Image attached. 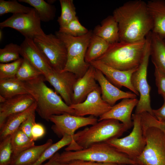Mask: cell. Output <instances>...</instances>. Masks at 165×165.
I'll list each match as a JSON object with an SVG mask.
<instances>
[{"label":"cell","instance_id":"cell-1","mask_svg":"<svg viewBox=\"0 0 165 165\" xmlns=\"http://www.w3.org/2000/svg\"><path fill=\"white\" fill-rule=\"evenodd\" d=\"M112 16L118 24L119 41L142 40L152 31V20L143 1L127 2L116 9Z\"/></svg>","mask_w":165,"mask_h":165},{"label":"cell","instance_id":"cell-2","mask_svg":"<svg viewBox=\"0 0 165 165\" xmlns=\"http://www.w3.org/2000/svg\"><path fill=\"white\" fill-rule=\"evenodd\" d=\"M41 75L24 82L27 90L36 104V111L42 119L49 121L52 116L68 114L74 115L75 111L67 105L56 92L47 86Z\"/></svg>","mask_w":165,"mask_h":165},{"label":"cell","instance_id":"cell-3","mask_svg":"<svg viewBox=\"0 0 165 165\" xmlns=\"http://www.w3.org/2000/svg\"><path fill=\"white\" fill-rule=\"evenodd\" d=\"M145 43V38L136 42L119 41L110 44L106 52L97 60L122 71L137 68L143 58Z\"/></svg>","mask_w":165,"mask_h":165},{"label":"cell","instance_id":"cell-4","mask_svg":"<svg viewBox=\"0 0 165 165\" xmlns=\"http://www.w3.org/2000/svg\"><path fill=\"white\" fill-rule=\"evenodd\" d=\"M57 159L65 163L81 160L118 165L137 164L134 160L105 142L93 144L79 150L65 151L60 154Z\"/></svg>","mask_w":165,"mask_h":165},{"label":"cell","instance_id":"cell-5","mask_svg":"<svg viewBox=\"0 0 165 165\" xmlns=\"http://www.w3.org/2000/svg\"><path fill=\"white\" fill-rule=\"evenodd\" d=\"M93 33L89 31L85 35L74 37L59 31L55 32V35L64 43L67 51V63L62 71L72 72L78 78L85 74L90 65L86 62L85 57Z\"/></svg>","mask_w":165,"mask_h":165},{"label":"cell","instance_id":"cell-6","mask_svg":"<svg viewBox=\"0 0 165 165\" xmlns=\"http://www.w3.org/2000/svg\"><path fill=\"white\" fill-rule=\"evenodd\" d=\"M128 130L117 120L104 119L75 133L73 143H77L82 149L93 144L119 138Z\"/></svg>","mask_w":165,"mask_h":165},{"label":"cell","instance_id":"cell-7","mask_svg":"<svg viewBox=\"0 0 165 165\" xmlns=\"http://www.w3.org/2000/svg\"><path fill=\"white\" fill-rule=\"evenodd\" d=\"M150 33L145 38V47L142 60L131 77L132 85L140 96L135 110V113L137 114L148 112L153 115L151 105V87L147 79L148 68L150 57Z\"/></svg>","mask_w":165,"mask_h":165},{"label":"cell","instance_id":"cell-8","mask_svg":"<svg viewBox=\"0 0 165 165\" xmlns=\"http://www.w3.org/2000/svg\"><path fill=\"white\" fill-rule=\"evenodd\" d=\"M142 128L146 145L134 160L140 165H165V134L155 127L142 126Z\"/></svg>","mask_w":165,"mask_h":165},{"label":"cell","instance_id":"cell-9","mask_svg":"<svg viewBox=\"0 0 165 165\" xmlns=\"http://www.w3.org/2000/svg\"><path fill=\"white\" fill-rule=\"evenodd\" d=\"M132 119L133 128L128 135L121 138L111 139L105 142L134 160L142 152L146 143L140 115L133 114Z\"/></svg>","mask_w":165,"mask_h":165},{"label":"cell","instance_id":"cell-10","mask_svg":"<svg viewBox=\"0 0 165 165\" xmlns=\"http://www.w3.org/2000/svg\"><path fill=\"white\" fill-rule=\"evenodd\" d=\"M33 40L53 69L57 71H62L67 59V49L63 41L52 34L37 36Z\"/></svg>","mask_w":165,"mask_h":165},{"label":"cell","instance_id":"cell-11","mask_svg":"<svg viewBox=\"0 0 165 165\" xmlns=\"http://www.w3.org/2000/svg\"><path fill=\"white\" fill-rule=\"evenodd\" d=\"M41 21L37 11L32 8L26 13L13 14L0 23L1 29L9 27L19 32L25 37L34 39L35 37L46 34L42 28Z\"/></svg>","mask_w":165,"mask_h":165},{"label":"cell","instance_id":"cell-12","mask_svg":"<svg viewBox=\"0 0 165 165\" xmlns=\"http://www.w3.org/2000/svg\"><path fill=\"white\" fill-rule=\"evenodd\" d=\"M49 121L53 123L52 130L59 138L67 135L73 139L75 132L78 129L89 125H93L98 122L96 117L77 116L68 114L51 116Z\"/></svg>","mask_w":165,"mask_h":165},{"label":"cell","instance_id":"cell-13","mask_svg":"<svg viewBox=\"0 0 165 165\" xmlns=\"http://www.w3.org/2000/svg\"><path fill=\"white\" fill-rule=\"evenodd\" d=\"M45 81L53 86L65 103L72 105L74 85L78 78L74 73L66 71H57L53 69L43 76Z\"/></svg>","mask_w":165,"mask_h":165},{"label":"cell","instance_id":"cell-14","mask_svg":"<svg viewBox=\"0 0 165 165\" xmlns=\"http://www.w3.org/2000/svg\"><path fill=\"white\" fill-rule=\"evenodd\" d=\"M70 107L74 110L75 116L90 115L96 117H100L112 107L102 99L100 87L90 93L83 102Z\"/></svg>","mask_w":165,"mask_h":165},{"label":"cell","instance_id":"cell-15","mask_svg":"<svg viewBox=\"0 0 165 165\" xmlns=\"http://www.w3.org/2000/svg\"><path fill=\"white\" fill-rule=\"evenodd\" d=\"M20 47V56L27 60L43 76L53 70L49 61L35 44L33 39L25 38Z\"/></svg>","mask_w":165,"mask_h":165},{"label":"cell","instance_id":"cell-16","mask_svg":"<svg viewBox=\"0 0 165 165\" xmlns=\"http://www.w3.org/2000/svg\"><path fill=\"white\" fill-rule=\"evenodd\" d=\"M90 64L100 70L107 79L117 87L119 88L125 87L137 96L139 95L131 82L132 75L138 67L129 70L122 71L110 67L97 60L92 61Z\"/></svg>","mask_w":165,"mask_h":165},{"label":"cell","instance_id":"cell-17","mask_svg":"<svg viewBox=\"0 0 165 165\" xmlns=\"http://www.w3.org/2000/svg\"><path fill=\"white\" fill-rule=\"evenodd\" d=\"M138 100L137 98L122 99L100 117L98 121L106 119H114L121 122L128 129L130 128L133 126L132 113L134 108L136 106Z\"/></svg>","mask_w":165,"mask_h":165},{"label":"cell","instance_id":"cell-18","mask_svg":"<svg viewBox=\"0 0 165 165\" xmlns=\"http://www.w3.org/2000/svg\"><path fill=\"white\" fill-rule=\"evenodd\" d=\"M95 78L100 87L102 99L112 106L115 105L116 102L119 100L137 98V95L134 93L124 91L114 85L100 70L96 68Z\"/></svg>","mask_w":165,"mask_h":165},{"label":"cell","instance_id":"cell-19","mask_svg":"<svg viewBox=\"0 0 165 165\" xmlns=\"http://www.w3.org/2000/svg\"><path fill=\"white\" fill-rule=\"evenodd\" d=\"M95 70L90 64L85 74L78 79L73 87L72 104L83 102L90 93L100 87L95 78Z\"/></svg>","mask_w":165,"mask_h":165},{"label":"cell","instance_id":"cell-20","mask_svg":"<svg viewBox=\"0 0 165 165\" xmlns=\"http://www.w3.org/2000/svg\"><path fill=\"white\" fill-rule=\"evenodd\" d=\"M35 102L29 94L18 95L0 104V128L9 116L25 111Z\"/></svg>","mask_w":165,"mask_h":165},{"label":"cell","instance_id":"cell-21","mask_svg":"<svg viewBox=\"0 0 165 165\" xmlns=\"http://www.w3.org/2000/svg\"><path fill=\"white\" fill-rule=\"evenodd\" d=\"M147 9L152 18V32L165 39V0H152L147 2Z\"/></svg>","mask_w":165,"mask_h":165},{"label":"cell","instance_id":"cell-22","mask_svg":"<svg viewBox=\"0 0 165 165\" xmlns=\"http://www.w3.org/2000/svg\"><path fill=\"white\" fill-rule=\"evenodd\" d=\"M93 33L110 44L119 41L118 23L112 15L104 19L101 24L96 26Z\"/></svg>","mask_w":165,"mask_h":165},{"label":"cell","instance_id":"cell-23","mask_svg":"<svg viewBox=\"0 0 165 165\" xmlns=\"http://www.w3.org/2000/svg\"><path fill=\"white\" fill-rule=\"evenodd\" d=\"M36 107V104L34 102L25 111L9 117L0 128V140L11 135L18 130L23 122L31 114L35 112Z\"/></svg>","mask_w":165,"mask_h":165},{"label":"cell","instance_id":"cell-24","mask_svg":"<svg viewBox=\"0 0 165 165\" xmlns=\"http://www.w3.org/2000/svg\"><path fill=\"white\" fill-rule=\"evenodd\" d=\"M53 144V140L49 139L43 144L35 145L13 158L10 165H30L37 161L44 151Z\"/></svg>","mask_w":165,"mask_h":165},{"label":"cell","instance_id":"cell-25","mask_svg":"<svg viewBox=\"0 0 165 165\" xmlns=\"http://www.w3.org/2000/svg\"><path fill=\"white\" fill-rule=\"evenodd\" d=\"M150 57L152 62L165 73V42L152 32L150 34Z\"/></svg>","mask_w":165,"mask_h":165},{"label":"cell","instance_id":"cell-26","mask_svg":"<svg viewBox=\"0 0 165 165\" xmlns=\"http://www.w3.org/2000/svg\"><path fill=\"white\" fill-rule=\"evenodd\" d=\"M29 94L24 82L13 78L0 79V95L6 100L21 94Z\"/></svg>","mask_w":165,"mask_h":165},{"label":"cell","instance_id":"cell-27","mask_svg":"<svg viewBox=\"0 0 165 165\" xmlns=\"http://www.w3.org/2000/svg\"><path fill=\"white\" fill-rule=\"evenodd\" d=\"M110 45L93 33L86 53V62L90 64L92 61L97 60L106 52Z\"/></svg>","mask_w":165,"mask_h":165},{"label":"cell","instance_id":"cell-28","mask_svg":"<svg viewBox=\"0 0 165 165\" xmlns=\"http://www.w3.org/2000/svg\"><path fill=\"white\" fill-rule=\"evenodd\" d=\"M32 6L37 12L41 21L48 22L55 16L56 8L54 6L44 0H19Z\"/></svg>","mask_w":165,"mask_h":165},{"label":"cell","instance_id":"cell-29","mask_svg":"<svg viewBox=\"0 0 165 165\" xmlns=\"http://www.w3.org/2000/svg\"><path fill=\"white\" fill-rule=\"evenodd\" d=\"M10 135L13 150L12 159L35 145L34 141L19 128Z\"/></svg>","mask_w":165,"mask_h":165},{"label":"cell","instance_id":"cell-30","mask_svg":"<svg viewBox=\"0 0 165 165\" xmlns=\"http://www.w3.org/2000/svg\"><path fill=\"white\" fill-rule=\"evenodd\" d=\"M73 141L72 138L66 135L57 142L53 144L46 149L38 159L30 165H41L46 160L50 159L59 150L64 147L69 145Z\"/></svg>","mask_w":165,"mask_h":165},{"label":"cell","instance_id":"cell-31","mask_svg":"<svg viewBox=\"0 0 165 165\" xmlns=\"http://www.w3.org/2000/svg\"><path fill=\"white\" fill-rule=\"evenodd\" d=\"M61 13L57 20L60 27L64 26L76 18L75 8L72 0H60Z\"/></svg>","mask_w":165,"mask_h":165},{"label":"cell","instance_id":"cell-32","mask_svg":"<svg viewBox=\"0 0 165 165\" xmlns=\"http://www.w3.org/2000/svg\"><path fill=\"white\" fill-rule=\"evenodd\" d=\"M32 9L21 4L16 0H0V16L10 13L13 14L28 13Z\"/></svg>","mask_w":165,"mask_h":165},{"label":"cell","instance_id":"cell-33","mask_svg":"<svg viewBox=\"0 0 165 165\" xmlns=\"http://www.w3.org/2000/svg\"><path fill=\"white\" fill-rule=\"evenodd\" d=\"M41 75L42 74L27 60L23 58L16 77L20 81L26 82L35 78Z\"/></svg>","mask_w":165,"mask_h":165},{"label":"cell","instance_id":"cell-34","mask_svg":"<svg viewBox=\"0 0 165 165\" xmlns=\"http://www.w3.org/2000/svg\"><path fill=\"white\" fill-rule=\"evenodd\" d=\"M20 46L11 43L0 49V62L6 63L15 61L20 57Z\"/></svg>","mask_w":165,"mask_h":165},{"label":"cell","instance_id":"cell-35","mask_svg":"<svg viewBox=\"0 0 165 165\" xmlns=\"http://www.w3.org/2000/svg\"><path fill=\"white\" fill-rule=\"evenodd\" d=\"M58 31L72 36L79 37L86 34L89 31L81 24L77 17L66 25L60 27Z\"/></svg>","mask_w":165,"mask_h":165},{"label":"cell","instance_id":"cell-36","mask_svg":"<svg viewBox=\"0 0 165 165\" xmlns=\"http://www.w3.org/2000/svg\"><path fill=\"white\" fill-rule=\"evenodd\" d=\"M23 58L6 63H0V79L16 78L18 69Z\"/></svg>","mask_w":165,"mask_h":165},{"label":"cell","instance_id":"cell-37","mask_svg":"<svg viewBox=\"0 0 165 165\" xmlns=\"http://www.w3.org/2000/svg\"><path fill=\"white\" fill-rule=\"evenodd\" d=\"M13 150L11 135L1 141L0 165H10L12 160Z\"/></svg>","mask_w":165,"mask_h":165},{"label":"cell","instance_id":"cell-38","mask_svg":"<svg viewBox=\"0 0 165 165\" xmlns=\"http://www.w3.org/2000/svg\"><path fill=\"white\" fill-rule=\"evenodd\" d=\"M140 115L143 127H156L165 134V122L159 121L154 115L147 112L142 113Z\"/></svg>","mask_w":165,"mask_h":165},{"label":"cell","instance_id":"cell-39","mask_svg":"<svg viewBox=\"0 0 165 165\" xmlns=\"http://www.w3.org/2000/svg\"><path fill=\"white\" fill-rule=\"evenodd\" d=\"M154 75L158 94L165 96V73L157 67L154 66Z\"/></svg>","mask_w":165,"mask_h":165},{"label":"cell","instance_id":"cell-40","mask_svg":"<svg viewBox=\"0 0 165 165\" xmlns=\"http://www.w3.org/2000/svg\"><path fill=\"white\" fill-rule=\"evenodd\" d=\"M35 123V112H34L23 122L19 128L28 137L32 139L31 130Z\"/></svg>","mask_w":165,"mask_h":165},{"label":"cell","instance_id":"cell-41","mask_svg":"<svg viewBox=\"0 0 165 165\" xmlns=\"http://www.w3.org/2000/svg\"><path fill=\"white\" fill-rule=\"evenodd\" d=\"M45 129L41 124L35 123L34 125L31 130L32 139L34 141L42 138L45 135Z\"/></svg>","mask_w":165,"mask_h":165},{"label":"cell","instance_id":"cell-42","mask_svg":"<svg viewBox=\"0 0 165 165\" xmlns=\"http://www.w3.org/2000/svg\"><path fill=\"white\" fill-rule=\"evenodd\" d=\"M65 165H118L109 163H102L81 160H75L67 163Z\"/></svg>","mask_w":165,"mask_h":165},{"label":"cell","instance_id":"cell-43","mask_svg":"<svg viewBox=\"0 0 165 165\" xmlns=\"http://www.w3.org/2000/svg\"><path fill=\"white\" fill-rule=\"evenodd\" d=\"M163 99V105L160 108L152 110L153 114L159 121L165 122V96H162Z\"/></svg>","mask_w":165,"mask_h":165},{"label":"cell","instance_id":"cell-44","mask_svg":"<svg viewBox=\"0 0 165 165\" xmlns=\"http://www.w3.org/2000/svg\"><path fill=\"white\" fill-rule=\"evenodd\" d=\"M60 154L57 152L50 159L48 162L41 165H65L66 163H62L58 160L57 158Z\"/></svg>","mask_w":165,"mask_h":165},{"label":"cell","instance_id":"cell-45","mask_svg":"<svg viewBox=\"0 0 165 165\" xmlns=\"http://www.w3.org/2000/svg\"><path fill=\"white\" fill-rule=\"evenodd\" d=\"M6 99L2 96L0 95V103H2L4 102Z\"/></svg>","mask_w":165,"mask_h":165},{"label":"cell","instance_id":"cell-46","mask_svg":"<svg viewBox=\"0 0 165 165\" xmlns=\"http://www.w3.org/2000/svg\"><path fill=\"white\" fill-rule=\"evenodd\" d=\"M3 36V32L2 30L0 29V41H1L2 40Z\"/></svg>","mask_w":165,"mask_h":165},{"label":"cell","instance_id":"cell-47","mask_svg":"<svg viewBox=\"0 0 165 165\" xmlns=\"http://www.w3.org/2000/svg\"><path fill=\"white\" fill-rule=\"evenodd\" d=\"M140 165L138 164H120V165Z\"/></svg>","mask_w":165,"mask_h":165},{"label":"cell","instance_id":"cell-48","mask_svg":"<svg viewBox=\"0 0 165 165\" xmlns=\"http://www.w3.org/2000/svg\"><path fill=\"white\" fill-rule=\"evenodd\" d=\"M164 41L165 42V39H164Z\"/></svg>","mask_w":165,"mask_h":165}]
</instances>
